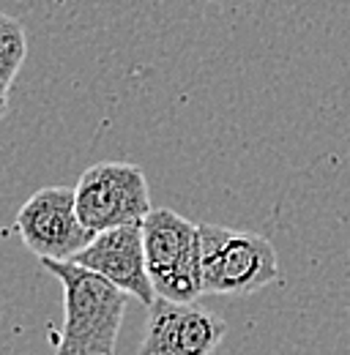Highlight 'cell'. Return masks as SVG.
<instances>
[{
    "instance_id": "1",
    "label": "cell",
    "mask_w": 350,
    "mask_h": 355,
    "mask_svg": "<svg viewBox=\"0 0 350 355\" xmlns=\"http://www.w3.org/2000/svg\"><path fill=\"white\" fill-rule=\"evenodd\" d=\"M42 266L63 287V331L55 355H112L129 295L99 273L60 260Z\"/></svg>"
},
{
    "instance_id": "8",
    "label": "cell",
    "mask_w": 350,
    "mask_h": 355,
    "mask_svg": "<svg viewBox=\"0 0 350 355\" xmlns=\"http://www.w3.org/2000/svg\"><path fill=\"white\" fill-rule=\"evenodd\" d=\"M28 58V36L19 19L0 11V85L11 88Z\"/></svg>"
},
{
    "instance_id": "3",
    "label": "cell",
    "mask_w": 350,
    "mask_h": 355,
    "mask_svg": "<svg viewBox=\"0 0 350 355\" xmlns=\"http://www.w3.org/2000/svg\"><path fill=\"white\" fill-rule=\"evenodd\" d=\"M140 227L145 268L156 298L173 304H194L203 295L197 224L170 208H151Z\"/></svg>"
},
{
    "instance_id": "5",
    "label": "cell",
    "mask_w": 350,
    "mask_h": 355,
    "mask_svg": "<svg viewBox=\"0 0 350 355\" xmlns=\"http://www.w3.org/2000/svg\"><path fill=\"white\" fill-rule=\"evenodd\" d=\"M17 232L39 260L69 263L93 241V232L80 222L74 208V189H39L17 214Z\"/></svg>"
},
{
    "instance_id": "7",
    "label": "cell",
    "mask_w": 350,
    "mask_h": 355,
    "mask_svg": "<svg viewBox=\"0 0 350 355\" xmlns=\"http://www.w3.org/2000/svg\"><path fill=\"white\" fill-rule=\"evenodd\" d=\"M69 263L99 273L101 279H107L126 295L137 298L142 306H151L156 301V293H153V284L145 268L140 224H124V227L96 232L93 241Z\"/></svg>"
},
{
    "instance_id": "6",
    "label": "cell",
    "mask_w": 350,
    "mask_h": 355,
    "mask_svg": "<svg viewBox=\"0 0 350 355\" xmlns=\"http://www.w3.org/2000/svg\"><path fill=\"white\" fill-rule=\"evenodd\" d=\"M227 334V322L197 304L156 298L148 306L140 355H214Z\"/></svg>"
},
{
    "instance_id": "4",
    "label": "cell",
    "mask_w": 350,
    "mask_h": 355,
    "mask_svg": "<svg viewBox=\"0 0 350 355\" xmlns=\"http://www.w3.org/2000/svg\"><path fill=\"white\" fill-rule=\"evenodd\" d=\"M74 208L93 235L124 224H140L151 214L145 173L129 162L93 164L74 186Z\"/></svg>"
},
{
    "instance_id": "9",
    "label": "cell",
    "mask_w": 350,
    "mask_h": 355,
    "mask_svg": "<svg viewBox=\"0 0 350 355\" xmlns=\"http://www.w3.org/2000/svg\"><path fill=\"white\" fill-rule=\"evenodd\" d=\"M6 112H8V88L0 85V121L6 118Z\"/></svg>"
},
{
    "instance_id": "2",
    "label": "cell",
    "mask_w": 350,
    "mask_h": 355,
    "mask_svg": "<svg viewBox=\"0 0 350 355\" xmlns=\"http://www.w3.org/2000/svg\"><path fill=\"white\" fill-rule=\"evenodd\" d=\"M203 295L244 298L279 279L276 249L258 232L197 224Z\"/></svg>"
}]
</instances>
